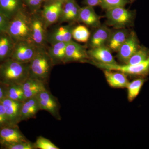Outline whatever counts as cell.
<instances>
[{
	"instance_id": "7c38bea8",
	"label": "cell",
	"mask_w": 149,
	"mask_h": 149,
	"mask_svg": "<svg viewBox=\"0 0 149 149\" xmlns=\"http://www.w3.org/2000/svg\"><path fill=\"white\" fill-rule=\"evenodd\" d=\"M140 47L136 33L133 31L130 32L125 42L118 51V58L120 62L125 64Z\"/></svg>"
},
{
	"instance_id": "f546056e",
	"label": "cell",
	"mask_w": 149,
	"mask_h": 149,
	"mask_svg": "<svg viewBox=\"0 0 149 149\" xmlns=\"http://www.w3.org/2000/svg\"><path fill=\"white\" fill-rule=\"evenodd\" d=\"M24 7L30 13H35L41 10L46 0H22Z\"/></svg>"
},
{
	"instance_id": "836d02e7",
	"label": "cell",
	"mask_w": 149,
	"mask_h": 149,
	"mask_svg": "<svg viewBox=\"0 0 149 149\" xmlns=\"http://www.w3.org/2000/svg\"><path fill=\"white\" fill-rule=\"evenodd\" d=\"M9 125L4 107L2 102H0V129Z\"/></svg>"
},
{
	"instance_id": "5b68a950",
	"label": "cell",
	"mask_w": 149,
	"mask_h": 149,
	"mask_svg": "<svg viewBox=\"0 0 149 149\" xmlns=\"http://www.w3.org/2000/svg\"><path fill=\"white\" fill-rule=\"evenodd\" d=\"M31 38L33 42L39 47H47V27L40 14V11L30 13Z\"/></svg>"
},
{
	"instance_id": "2e32d148",
	"label": "cell",
	"mask_w": 149,
	"mask_h": 149,
	"mask_svg": "<svg viewBox=\"0 0 149 149\" xmlns=\"http://www.w3.org/2000/svg\"><path fill=\"white\" fill-rule=\"evenodd\" d=\"M88 52L90 61L105 64L118 63L112 54L111 51L107 46L91 48Z\"/></svg>"
},
{
	"instance_id": "9c48e42d",
	"label": "cell",
	"mask_w": 149,
	"mask_h": 149,
	"mask_svg": "<svg viewBox=\"0 0 149 149\" xmlns=\"http://www.w3.org/2000/svg\"><path fill=\"white\" fill-rule=\"evenodd\" d=\"M90 61V58L85 47L73 40L68 43L64 64L71 62H89Z\"/></svg>"
},
{
	"instance_id": "e575fe53",
	"label": "cell",
	"mask_w": 149,
	"mask_h": 149,
	"mask_svg": "<svg viewBox=\"0 0 149 149\" xmlns=\"http://www.w3.org/2000/svg\"><path fill=\"white\" fill-rule=\"evenodd\" d=\"M10 19L0 13V35L7 32Z\"/></svg>"
},
{
	"instance_id": "277c9868",
	"label": "cell",
	"mask_w": 149,
	"mask_h": 149,
	"mask_svg": "<svg viewBox=\"0 0 149 149\" xmlns=\"http://www.w3.org/2000/svg\"><path fill=\"white\" fill-rule=\"evenodd\" d=\"M106 17L108 25L115 29L126 28L133 24L134 14L132 11L118 7L106 10Z\"/></svg>"
},
{
	"instance_id": "44dd1931",
	"label": "cell",
	"mask_w": 149,
	"mask_h": 149,
	"mask_svg": "<svg viewBox=\"0 0 149 149\" xmlns=\"http://www.w3.org/2000/svg\"><path fill=\"white\" fill-rule=\"evenodd\" d=\"M45 85L46 83L42 81L28 77L21 84L24 99L35 97L40 92L46 90Z\"/></svg>"
},
{
	"instance_id": "7402d4cb",
	"label": "cell",
	"mask_w": 149,
	"mask_h": 149,
	"mask_svg": "<svg viewBox=\"0 0 149 149\" xmlns=\"http://www.w3.org/2000/svg\"><path fill=\"white\" fill-rule=\"evenodd\" d=\"M68 43L58 42L49 45L47 48L48 54L54 66L64 64L65 51Z\"/></svg>"
},
{
	"instance_id": "30bf717a",
	"label": "cell",
	"mask_w": 149,
	"mask_h": 149,
	"mask_svg": "<svg viewBox=\"0 0 149 149\" xmlns=\"http://www.w3.org/2000/svg\"><path fill=\"white\" fill-rule=\"evenodd\" d=\"M37 97L41 110L48 111L57 120L61 119L58 102L49 91L47 89L44 90L39 93Z\"/></svg>"
},
{
	"instance_id": "ac0fdd59",
	"label": "cell",
	"mask_w": 149,
	"mask_h": 149,
	"mask_svg": "<svg viewBox=\"0 0 149 149\" xmlns=\"http://www.w3.org/2000/svg\"><path fill=\"white\" fill-rule=\"evenodd\" d=\"M82 22L88 27L95 28L100 26V17L97 14L93 7L86 6L80 7L78 22Z\"/></svg>"
},
{
	"instance_id": "484cf974",
	"label": "cell",
	"mask_w": 149,
	"mask_h": 149,
	"mask_svg": "<svg viewBox=\"0 0 149 149\" xmlns=\"http://www.w3.org/2000/svg\"><path fill=\"white\" fill-rule=\"evenodd\" d=\"M91 35V32L87 27L82 24L75 26L72 31V39L79 42H88Z\"/></svg>"
},
{
	"instance_id": "4316f807",
	"label": "cell",
	"mask_w": 149,
	"mask_h": 149,
	"mask_svg": "<svg viewBox=\"0 0 149 149\" xmlns=\"http://www.w3.org/2000/svg\"><path fill=\"white\" fill-rule=\"evenodd\" d=\"M145 81L144 79L139 78L133 80L131 82H129L127 87L128 101L132 102L137 97L140 93Z\"/></svg>"
},
{
	"instance_id": "4fadbf2b",
	"label": "cell",
	"mask_w": 149,
	"mask_h": 149,
	"mask_svg": "<svg viewBox=\"0 0 149 149\" xmlns=\"http://www.w3.org/2000/svg\"><path fill=\"white\" fill-rule=\"evenodd\" d=\"M80 7L76 0H67L63 4L61 15L57 24L66 22L76 24L78 22Z\"/></svg>"
},
{
	"instance_id": "e0dca14e",
	"label": "cell",
	"mask_w": 149,
	"mask_h": 149,
	"mask_svg": "<svg viewBox=\"0 0 149 149\" xmlns=\"http://www.w3.org/2000/svg\"><path fill=\"white\" fill-rule=\"evenodd\" d=\"M112 32V30L105 25H101L95 28L87 42L90 49L106 46Z\"/></svg>"
},
{
	"instance_id": "52a82bcc",
	"label": "cell",
	"mask_w": 149,
	"mask_h": 149,
	"mask_svg": "<svg viewBox=\"0 0 149 149\" xmlns=\"http://www.w3.org/2000/svg\"><path fill=\"white\" fill-rule=\"evenodd\" d=\"M39 47L32 41L17 42L15 43L10 58L22 63H28L35 56Z\"/></svg>"
},
{
	"instance_id": "603a6c76",
	"label": "cell",
	"mask_w": 149,
	"mask_h": 149,
	"mask_svg": "<svg viewBox=\"0 0 149 149\" xmlns=\"http://www.w3.org/2000/svg\"><path fill=\"white\" fill-rule=\"evenodd\" d=\"M129 33L126 28L112 31L106 46L111 52H118L128 37Z\"/></svg>"
},
{
	"instance_id": "6da1fadb",
	"label": "cell",
	"mask_w": 149,
	"mask_h": 149,
	"mask_svg": "<svg viewBox=\"0 0 149 149\" xmlns=\"http://www.w3.org/2000/svg\"><path fill=\"white\" fill-rule=\"evenodd\" d=\"M29 77V63H22L10 58L0 63V83L8 86L22 84Z\"/></svg>"
},
{
	"instance_id": "8fae6325",
	"label": "cell",
	"mask_w": 149,
	"mask_h": 149,
	"mask_svg": "<svg viewBox=\"0 0 149 149\" xmlns=\"http://www.w3.org/2000/svg\"><path fill=\"white\" fill-rule=\"evenodd\" d=\"M63 4L61 2H47L43 5L40 13L48 29L58 22Z\"/></svg>"
},
{
	"instance_id": "d4e9b609",
	"label": "cell",
	"mask_w": 149,
	"mask_h": 149,
	"mask_svg": "<svg viewBox=\"0 0 149 149\" xmlns=\"http://www.w3.org/2000/svg\"><path fill=\"white\" fill-rule=\"evenodd\" d=\"M15 43L7 32L0 35V63L10 58Z\"/></svg>"
},
{
	"instance_id": "1f68e13d",
	"label": "cell",
	"mask_w": 149,
	"mask_h": 149,
	"mask_svg": "<svg viewBox=\"0 0 149 149\" xmlns=\"http://www.w3.org/2000/svg\"><path fill=\"white\" fill-rule=\"evenodd\" d=\"M36 149H59L49 139L42 136H39L34 143Z\"/></svg>"
},
{
	"instance_id": "74e56055",
	"label": "cell",
	"mask_w": 149,
	"mask_h": 149,
	"mask_svg": "<svg viewBox=\"0 0 149 149\" xmlns=\"http://www.w3.org/2000/svg\"><path fill=\"white\" fill-rule=\"evenodd\" d=\"M67 0H46L45 2H61L64 3Z\"/></svg>"
},
{
	"instance_id": "8d00e7d4",
	"label": "cell",
	"mask_w": 149,
	"mask_h": 149,
	"mask_svg": "<svg viewBox=\"0 0 149 149\" xmlns=\"http://www.w3.org/2000/svg\"><path fill=\"white\" fill-rule=\"evenodd\" d=\"M101 0H84L83 3L86 6L94 7L100 6Z\"/></svg>"
},
{
	"instance_id": "4dcf8cb0",
	"label": "cell",
	"mask_w": 149,
	"mask_h": 149,
	"mask_svg": "<svg viewBox=\"0 0 149 149\" xmlns=\"http://www.w3.org/2000/svg\"><path fill=\"white\" fill-rule=\"evenodd\" d=\"M130 3L129 0H101L100 6L103 9L107 10L118 7H125Z\"/></svg>"
},
{
	"instance_id": "8992f818",
	"label": "cell",
	"mask_w": 149,
	"mask_h": 149,
	"mask_svg": "<svg viewBox=\"0 0 149 149\" xmlns=\"http://www.w3.org/2000/svg\"><path fill=\"white\" fill-rule=\"evenodd\" d=\"M90 63L103 70H114L132 75H143L149 72V57L146 60L135 65L105 64L90 61Z\"/></svg>"
},
{
	"instance_id": "f1b7e54d",
	"label": "cell",
	"mask_w": 149,
	"mask_h": 149,
	"mask_svg": "<svg viewBox=\"0 0 149 149\" xmlns=\"http://www.w3.org/2000/svg\"><path fill=\"white\" fill-rule=\"evenodd\" d=\"M149 57V51L146 48L140 47L125 64L135 65L146 60Z\"/></svg>"
},
{
	"instance_id": "d590c367",
	"label": "cell",
	"mask_w": 149,
	"mask_h": 149,
	"mask_svg": "<svg viewBox=\"0 0 149 149\" xmlns=\"http://www.w3.org/2000/svg\"><path fill=\"white\" fill-rule=\"evenodd\" d=\"M7 88V86L0 83V102L6 97Z\"/></svg>"
},
{
	"instance_id": "7a4b0ae2",
	"label": "cell",
	"mask_w": 149,
	"mask_h": 149,
	"mask_svg": "<svg viewBox=\"0 0 149 149\" xmlns=\"http://www.w3.org/2000/svg\"><path fill=\"white\" fill-rule=\"evenodd\" d=\"M7 32L15 43L25 40L32 41L30 13L25 8L10 19Z\"/></svg>"
},
{
	"instance_id": "d6a6232c",
	"label": "cell",
	"mask_w": 149,
	"mask_h": 149,
	"mask_svg": "<svg viewBox=\"0 0 149 149\" xmlns=\"http://www.w3.org/2000/svg\"><path fill=\"white\" fill-rule=\"evenodd\" d=\"M1 148L4 149H36L34 143L28 140L9 144Z\"/></svg>"
},
{
	"instance_id": "83f0119b",
	"label": "cell",
	"mask_w": 149,
	"mask_h": 149,
	"mask_svg": "<svg viewBox=\"0 0 149 149\" xmlns=\"http://www.w3.org/2000/svg\"><path fill=\"white\" fill-rule=\"evenodd\" d=\"M6 97L17 101H24L25 100L24 91L21 84H16L7 86Z\"/></svg>"
},
{
	"instance_id": "9a60e30c",
	"label": "cell",
	"mask_w": 149,
	"mask_h": 149,
	"mask_svg": "<svg viewBox=\"0 0 149 149\" xmlns=\"http://www.w3.org/2000/svg\"><path fill=\"white\" fill-rule=\"evenodd\" d=\"M5 109L10 125H17L20 122L22 102L5 98L1 101Z\"/></svg>"
},
{
	"instance_id": "ba28073f",
	"label": "cell",
	"mask_w": 149,
	"mask_h": 149,
	"mask_svg": "<svg viewBox=\"0 0 149 149\" xmlns=\"http://www.w3.org/2000/svg\"><path fill=\"white\" fill-rule=\"evenodd\" d=\"M75 24H58L47 30V42L51 45L58 42L68 43L72 40V31Z\"/></svg>"
},
{
	"instance_id": "cb8c5ba5",
	"label": "cell",
	"mask_w": 149,
	"mask_h": 149,
	"mask_svg": "<svg viewBox=\"0 0 149 149\" xmlns=\"http://www.w3.org/2000/svg\"><path fill=\"white\" fill-rule=\"evenodd\" d=\"M24 8L22 0H0V13L10 19Z\"/></svg>"
},
{
	"instance_id": "d6986e66",
	"label": "cell",
	"mask_w": 149,
	"mask_h": 149,
	"mask_svg": "<svg viewBox=\"0 0 149 149\" xmlns=\"http://www.w3.org/2000/svg\"><path fill=\"white\" fill-rule=\"evenodd\" d=\"M40 110L37 96L24 100L22 105L20 122L34 118Z\"/></svg>"
},
{
	"instance_id": "f35d334b",
	"label": "cell",
	"mask_w": 149,
	"mask_h": 149,
	"mask_svg": "<svg viewBox=\"0 0 149 149\" xmlns=\"http://www.w3.org/2000/svg\"><path fill=\"white\" fill-rule=\"evenodd\" d=\"M129 1H130V2H133V1H135V0H129Z\"/></svg>"
},
{
	"instance_id": "3957f363",
	"label": "cell",
	"mask_w": 149,
	"mask_h": 149,
	"mask_svg": "<svg viewBox=\"0 0 149 149\" xmlns=\"http://www.w3.org/2000/svg\"><path fill=\"white\" fill-rule=\"evenodd\" d=\"M54 66L47 48L39 47L29 63V77L47 83Z\"/></svg>"
},
{
	"instance_id": "ffe728a7",
	"label": "cell",
	"mask_w": 149,
	"mask_h": 149,
	"mask_svg": "<svg viewBox=\"0 0 149 149\" xmlns=\"http://www.w3.org/2000/svg\"><path fill=\"white\" fill-rule=\"evenodd\" d=\"M104 70L107 82L110 87L115 88H127L129 82L126 74L119 71Z\"/></svg>"
},
{
	"instance_id": "5bb4252c",
	"label": "cell",
	"mask_w": 149,
	"mask_h": 149,
	"mask_svg": "<svg viewBox=\"0 0 149 149\" xmlns=\"http://www.w3.org/2000/svg\"><path fill=\"white\" fill-rule=\"evenodd\" d=\"M27 140L19 130L18 125H9L0 129L1 147Z\"/></svg>"
}]
</instances>
